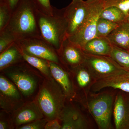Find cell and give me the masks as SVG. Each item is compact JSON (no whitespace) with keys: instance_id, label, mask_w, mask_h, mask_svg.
I'll return each mask as SVG.
<instances>
[{"instance_id":"cell-9","label":"cell","mask_w":129,"mask_h":129,"mask_svg":"<svg viewBox=\"0 0 129 129\" xmlns=\"http://www.w3.org/2000/svg\"><path fill=\"white\" fill-rule=\"evenodd\" d=\"M21 93L11 81L1 75L0 106L4 111L13 112L21 107L22 103Z\"/></svg>"},{"instance_id":"cell-33","label":"cell","mask_w":129,"mask_h":129,"mask_svg":"<svg viewBox=\"0 0 129 129\" xmlns=\"http://www.w3.org/2000/svg\"><path fill=\"white\" fill-rule=\"evenodd\" d=\"M127 20L129 22V13L127 16Z\"/></svg>"},{"instance_id":"cell-12","label":"cell","mask_w":129,"mask_h":129,"mask_svg":"<svg viewBox=\"0 0 129 129\" xmlns=\"http://www.w3.org/2000/svg\"><path fill=\"white\" fill-rule=\"evenodd\" d=\"M44 115L35 101L23 103L13 113L11 118L12 128L19 127L36 120L43 118Z\"/></svg>"},{"instance_id":"cell-17","label":"cell","mask_w":129,"mask_h":129,"mask_svg":"<svg viewBox=\"0 0 129 129\" xmlns=\"http://www.w3.org/2000/svg\"><path fill=\"white\" fill-rule=\"evenodd\" d=\"M113 46L107 37L96 36L86 42L83 50L86 54L110 56Z\"/></svg>"},{"instance_id":"cell-10","label":"cell","mask_w":129,"mask_h":129,"mask_svg":"<svg viewBox=\"0 0 129 129\" xmlns=\"http://www.w3.org/2000/svg\"><path fill=\"white\" fill-rule=\"evenodd\" d=\"M86 0H72L64 8V16L67 24L68 37L74 35L81 27L87 14Z\"/></svg>"},{"instance_id":"cell-27","label":"cell","mask_w":129,"mask_h":129,"mask_svg":"<svg viewBox=\"0 0 129 129\" xmlns=\"http://www.w3.org/2000/svg\"><path fill=\"white\" fill-rule=\"evenodd\" d=\"M36 8L40 12L46 15L52 16L53 7L51 5L50 0H31Z\"/></svg>"},{"instance_id":"cell-31","label":"cell","mask_w":129,"mask_h":129,"mask_svg":"<svg viewBox=\"0 0 129 129\" xmlns=\"http://www.w3.org/2000/svg\"><path fill=\"white\" fill-rule=\"evenodd\" d=\"M12 128L11 122V120H8L3 117L1 114V120H0V129H10Z\"/></svg>"},{"instance_id":"cell-2","label":"cell","mask_w":129,"mask_h":129,"mask_svg":"<svg viewBox=\"0 0 129 129\" xmlns=\"http://www.w3.org/2000/svg\"><path fill=\"white\" fill-rule=\"evenodd\" d=\"M66 98L61 87L53 78H45L35 101L48 121L60 119Z\"/></svg>"},{"instance_id":"cell-21","label":"cell","mask_w":129,"mask_h":129,"mask_svg":"<svg viewBox=\"0 0 129 129\" xmlns=\"http://www.w3.org/2000/svg\"><path fill=\"white\" fill-rule=\"evenodd\" d=\"M22 53L25 61L33 68L39 71L45 78H53L51 73L48 61L41 58L29 55L23 52Z\"/></svg>"},{"instance_id":"cell-23","label":"cell","mask_w":129,"mask_h":129,"mask_svg":"<svg viewBox=\"0 0 129 129\" xmlns=\"http://www.w3.org/2000/svg\"><path fill=\"white\" fill-rule=\"evenodd\" d=\"M110 56L123 68L129 71L128 51L113 46Z\"/></svg>"},{"instance_id":"cell-13","label":"cell","mask_w":129,"mask_h":129,"mask_svg":"<svg viewBox=\"0 0 129 129\" xmlns=\"http://www.w3.org/2000/svg\"><path fill=\"white\" fill-rule=\"evenodd\" d=\"M113 114L116 129H129V99L121 92L115 96Z\"/></svg>"},{"instance_id":"cell-20","label":"cell","mask_w":129,"mask_h":129,"mask_svg":"<svg viewBox=\"0 0 129 129\" xmlns=\"http://www.w3.org/2000/svg\"><path fill=\"white\" fill-rule=\"evenodd\" d=\"M72 69L75 73V78L78 86L83 90L86 96H87L96 80L84 63Z\"/></svg>"},{"instance_id":"cell-19","label":"cell","mask_w":129,"mask_h":129,"mask_svg":"<svg viewBox=\"0 0 129 129\" xmlns=\"http://www.w3.org/2000/svg\"><path fill=\"white\" fill-rule=\"evenodd\" d=\"M24 61L21 49L14 42L0 53V70Z\"/></svg>"},{"instance_id":"cell-32","label":"cell","mask_w":129,"mask_h":129,"mask_svg":"<svg viewBox=\"0 0 129 129\" xmlns=\"http://www.w3.org/2000/svg\"><path fill=\"white\" fill-rule=\"evenodd\" d=\"M20 1L21 0H6L5 2L7 3L13 12L18 6Z\"/></svg>"},{"instance_id":"cell-3","label":"cell","mask_w":129,"mask_h":129,"mask_svg":"<svg viewBox=\"0 0 129 129\" xmlns=\"http://www.w3.org/2000/svg\"><path fill=\"white\" fill-rule=\"evenodd\" d=\"M37 18L41 37L57 51L68 37L64 8L58 9L53 7L52 16L42 14L37 10Z\"/></svg>"},{"instance_id":"cell-26","label":"cell","mask_w":129,"mask_h":129,"mask_svg":"<svg viewBox=\"0 0 129 129\" xmlns=\"http://www.w3.org/2000/svg\"><path fill=\"white\" fill-rule=\"evenodd\" d=\"M12 13V12L6 2H0V32L9 24Z\"/></svg>"},{"instance_id":"cell-15","label":"cell","mask_w":129,"mask_h":129,"mask_svg":"<svg viewBox=\"0 0 129 129\" xmlns=\"http://www.w3.org/2000/svg\"><path fill=\"white\" fill-rule=\"evenodd\" d=\"M61 129H87L88 120L80 111L72 107H64L60 115Z\"/></svg>"},{"instance_id":"cell-24","label":"cell","mask_w":129,"mask_h":129,"mask_svg":"<svg viewBox=\"0 0 129 129\" xmlns=\"http://www.w3.org/2000/svg\"><path fill=\"white\" fill-rule=\"evenodd\" d=\"M119 24L99 18L97 23L96 36L107 37L117 27Z\"/></svg>"},{"instance_id":"cell-30","label":"cell","mask_w":129,"mask_h":129,"mask_svg":"<svg viewBox=\"0 0 129 129\" xmlns=\"http://www.w3.org/2000/svg\"><path fill=\"white\" fill-rule=\"evenodd\" d=\"M58 119L48 120L45 127V129H62L61 124L59 122Z\"/></svg>"},{"instance_id":"cell-29","label":"cell","mask_w":129,"mask_h":129,"mask_svg":"<svg viewBox=\"0 0 129 129\" xmlns=\"http://www.w3.org/2000/svg\"><path fill=\"white\" fill-rule=\"evenodd\" d=\"M48 120L46 119H41L34 120L30 123L21 125L19 129H42L45 127Z\"/></svg>"},{"instance_id":"cell-14","label":"cell","mask_w":129,"mask_h":129,"mask_svg":"<svg viewBox=\"0 0 129 129\" xmlns=\"http://www.w3.org/2000/svg\"><path fill=\"white\" fill-rule=\"evenodd\" d=\"M107 88L129 93V71L125 70L120 73L97 81L92 86L91 90L94 92H99Z\"/></svg>"},{"instance_id":"cell-11","label":"cell","mask_w":129,"mask_h":129,"mask_svg":"<svg viewBox=\"0 0 129 129\" xmlns=\"http://www.w3.org/2000/svg\"><path fill=\"white\" fill-rule=\"evenodd\" d=\"M57 52L62 63L72 69L83 64L85 61V53L81 47L71 41L68 37Z\"/></svg>"},{"instance_id":"cell-22","label":"cell","mask_w":129,"mask_h":129,"mask_svg":"<svg viewBox=\"0 0 129 129\" xmlns=\"http://www.w3.org/2000/svg\"><path fill=\"white\" fill-rule=\"evenodd\" d=\"M100 18L118 24H120L127 20V17L121 9L115 6H111L103 10Z\"/></svg>"},{"instance_id":"cell-8","label":"cell","mask_w":129,"mask_h":129,"mask_svg":"<svg viewBox=\"0 0 129 129\" xmlns=\"http://www.w3.org/2000/svg\"><path fill=\"white\" fill-rule=\"evenodd\" d=\"M85 54L84 63L96 81L120 73L125 70L109 56Z\"/></svg>"},{"instance_id":"cell-28","label":"cell","mask_w":129,"mask_h":129,"mask_svg":"<svg viewBox=\"0 0 129 129\" xmlns=\"http://www.w3.org/2000/svg\"><path fill=\"white\" fill-rule=\"evenodd\" d=\"M104 9L111 6L119 8L126 16L129 13V0H104Z\"/></svg>"},{"instance_id":"cell-16","label":"cell","mask_w":129,"mask_h":129,"mask_svg":"<svg viewBox=\"0 0 129 129\" xmlns=\"http://www.w3.org/2000/svg\"><path fill=\"white\" fill-rule=\"evenodd\" d=\"M49 64L52 77L61 87L67 98H73L75 93L68 74L61 64L50 61Z\"/></svg>"},{"instance_id":"cell-4","label":"cell","mask_w":129,"mask_h":129,"mask_svg":"<svg viewBox=\"0 0 129 129\" xmlns=\"http://www.w3.org/2000/svg\"><path fill=\"white\" fill-rule=\"evenodd\" d=\"M33 67L24 61L2 70L11 81L24 96L29 97L34 93L39 79Z\"/></svg>"},{"instance_id":"cell-7","label":"cell","mask_w":129,"mask_h":129,"mask_svg":"<svg viewBox=\"0 0 129 129\" xmlns=\"http://www.w3.org/2000/svg\"><path fill=\"white\" fill-rule=\"evenodd\" d=\"M15 42L24 53L48 61L60 64L62 63L56 50L41 37L18 40Z\"/></svg>"},{"instance_id":"cell-6","label":"cell","mask_w":129,"mask_h":129,"mask_svg":"<svg viewBox=\"0 0 129 129\" xmlns=\"http://www.w3.org/2000/svg\"><path fill=\"white\" fill-rule=\"evenodd\" d=\"M114 94L104 92L92 95L88 101V107L99 129L112 128L111 119L113 109Z\"/></svg>"},{"instance_id":"cell-18","label":"cell","mask_w":129,"mask_h":129,"mask_svg":"<svg viewBox=\"0 0 129 129\" xmlns=\"http://www.w3.org/2000/svg\"><path fill=\"white\" fill-rule=\"evenodd\" d=\"M114 46L129 51V22L119 24L117 27L106 37Z\"/></svg>"},{"instance_id":"cell-1","label":"cell","mask_w":129,"mask_h":129,"mask_svg":"<svg viewBox=\"0 0 129 129\" xmlns=\"http://www.w3.org/2000/svg\"><path fill=\"white\" fill-rule=\"evenodd\" d=\"M37 9L31 0H21L12 12L7 27L17 40L41 37L37 18Z\"/></svg>"},{"instance_id":"cell-5","label":"cell","mask_w":129,"mask_h":129,"mask_svg":"<svg viewBox=\"0 0 129 129\" xmlns=\"http://www.w3.org/2000/svg\"><path fill=\"white\" fill-rule=\"evenodd\" d=\"M87 14L81 27L72 36L68 37L71 41L79 45L83 49L86 43L96 37L98 21L104 9V0H86Z\"/></svg>"},{"instance_id":"cell-34","label":"cell","mask_w":129,"mask_h":129,"mask_svg":"<svg viewBox=\"0 0 129 129\" xmlns=\"http://www.w3.org/2000/svg\"><path fill=\"white\" fill-rule=\"evenodd\" d=\"M6 0H0V2H5Z\"/></svg>"},{"instance_id":"cell-25","label":"cell","mask_w":129,"mask_h":129,"mask_svg":"<svg viewBox=\"0 0 129 129\" xmlns=\"http://www.w3.org/2000/svg\"><path fill=\"white\" fill-rule=\"evenodd\" d=\"M17 40L16 37L6 27L0 32V53L7 49Z\"/></svg>"}]
</instances>
